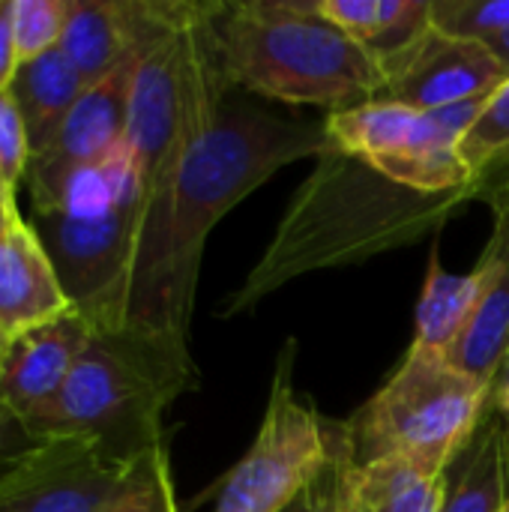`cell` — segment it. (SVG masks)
I'll list each match as a JSON object with an SVG mask.
<instances>
[{
  "instance_id": "6da1fadb",
  "label": "cell",
  "mask_w": 509,
  "mask_h": 512,
  "mask_svg": "<svg viewBox=\"0 0 509 512\" xmlns=\"http://www.w3.org/2000/svg\"><path fill=\"white\" fill-rule=\"evenodd\" d=\"M330 150L324 123L228 96L219 114L144 183L126 327L189 342L210 231L279 168Z\"/></svg>"
},
{
  "instance_id": "7a4b0ae2",
  "label": "cell",
  "mask_w": 509,
  "mask_h": 512,
  "mask_svg": "<svg viewBox=\"0 0 509 512\" xmlns=\"http://www.w3.org/2000/svg\"><path fill=\"white\" fill-rule=\"evenodd\" d=\"M468 201H480L477 180L453 192H417L393 183L369 162L330 150L297 186L264 255L216 315L252 312L288 282L375 255L414 246L441 231Z\"/></svg>"
},
{
  "instance_id": "3957f363",
  "label": "cell",
  "mask_w": 509,
  "mask_h": 512,
  "mask_svg": "<svg viewBox=\"0 0 509 512\" xmlns=\"http://www.w3.org/2000/svg\"><path fill=\"white\" fill-rule=\"evenodd\" d=\"M198 390L189 342L129 327H93L69 381L24 420L33 441L93 438L120 462L165 444V411Z\"/></svg>"
},
{
  "instance_id": "277c9868",
  "label": "cell",
  "mask_w": 509,
  "mask_h": 512,
  "mask_svg": "<svg viewBox=\"0 0 509 512\" xmlns=\"http://www.w3.org/2000/svg\"><path fill=\"white\" fill-rule=\"evenodd\" d=\"M213 36L234 90L348 111L384 96V66L324 21L312 0L213 3Z\"/></svg>"
},
{
  "instance_id": "5b68a950",
  "label": "cell",
  "mask_w": 509,
  "mask_h": 512,
  "mask_svg": "<svg viewBox=\"0 0 509 512\" xmlns=\"http://www.w3.org/2000/svg\"><path fill=\"white\" fill-rule=\"evenodd\" d=\"M489 390L462 375L447 354L411 345L387 384L345 420L354 459H402L444 477L474 441Z\"/></svg>"
},
{
  "instance_id": "8992f818",
  "label": "cell",
  "mask_w": 509,
  "mask_h": 512,
  "mask_svg": "<svg viewBox=\"0 0 509 512\" xmlns=\"http://www.w3.org/2000/svg\"><path fill=\"white\" fill-rule=\"evenodd\" d=\"M294 342H285L258 435L225 474L213 512H288L330 459L333 420L294 390Z\"/></svg>"
},
{
  "instance_id": "52a82bcc",
  "label": "cell",
  "mask_w": 509,
  "mask_h": 512,
  "mask_svg": "<svg viewBox=\"0 0 509 512\" xmlns=\"http://www.w3.org/2000/svg\"><path fill=\"white\" fill-rule=\"evenodd\" d=\"M138 219L141 201L126 204L102 219L36 213L30 222L72 309H78L96 330L126 327V294Z\"/></svg>"
},
{
  "instance_id": "ba28073f",
  "label": "cell",
  "mask_w": 509,
  "mask_h": 512,
  "mask_svg": "<svg viewBox=\"0 0 509 512\" xmlns=\"http://www.w3.org/2000/svg\"><path fill=\"white\" fill-rule=\"evenodd\" d=\"M129 468L93 438H42L0 480V512H102Z\"/></svg>"
},
{
  "instance_id": "9c48e42d",
  "label": "cell",
  "mask_w": 509,
  "mask_h": 512,
  "mask_svg": "<svg viewBox=\"0 0 509 512\" xmlns=\"http://www.w3.org/2000/svg\"><path fill=\"white\" fill-rule=\"evenodd\" d=\"M141 51L129 54L114 72L90 84L63 117L51 141L30 159L24 174L30 207H39L69 171L108 156L126 138L132 78Z\"/></svg>"
},
{
  "instance_id": "30bf717a",
  "label": "cell",
  "mask_w": 509,
  "mask_h": 512,
  "mask_svg": "<svg viewBox=\"0 0 509 512\" xmlns=\"http://www.w3.org/2000/svg\"><path fill=\"white\" fill-rule=\"evenodd\" d=\"M384 75L387 87L381 99L417 111L489 99L509 78L492 48L444 36L435 27H429V33L405 54L384 63Z\"/></svg>"
},
{
  "instance_id": "8fae6325",
  "label": "cell",
  "mask_w": 509,
  "mask_h": 512,
  "mask_svg": "<svg viewBox=\"0 0 509 512\" xmlns=\"http://www.w3.org/2000/svg\"><path fill=\"white\" fill-rule=\"evenodd\" d=\"M90 336L93 324L78 309L12 336L0 366V405L21 423L48 405L69 381Z\"/></svg>"
},
{
  "instance_id": "7c38bea8",
  "label": "cell",
  "mask_w": 509,
  "mask_h": 512,
  "mask_svg": "<svg viewBox=\"0 0 509 512\" xmlns=\"http://www.w3.org/2000/svg\"><path fill=\"white\" fill-rule=\"evenodd\" d=\"M495 231L480 258L483 294L480 303L462 330V336L447 351V360L489 390L498 378V369L509 354V201L495 207Z\"/></svg>"
},
{
  "instance_id": "4fadbf2b",
  "label": "cell",
  "mask_w": 509,
  "mask_h": 512,
  "mask_svg": "<svg viewBox=\"0 0 509 512\" xmlns=\"http://www.w3.org/2000/svg\"><path fill=\"white\" fill-rule=\"evenodd\" d=\"M72 303L60 288V279L33 231L18 213L0 234V324L9 336H18L36 324H45Z\"/></svg>"
},
{
  "instance_id": "5bb4252c",
  "label": "cell",
  "mask_w": 509,
  "mask_h": 512,
  "mask_svg": "<svg viewBox=\"0 0 509 512\" xmlns=\"http://www.w3.org/2000/svg\"><path fill=\"white\" fill-rule=\"evenodd\" d=\"M315 12L369 48L384 66L432 27V0H312Z\"/></svg>"
},
{
  "instance_id": "9a60e30c",
  "label": "cell",
  "mask_w": 509,
  "mask_h": 512,
  "mask_svg": "<svg viewBox=\"0 0 509 512\" xmlns=\"http://www.w3.org/2000/svg\"><path fill=\"white\" fill-rule=\"evenodd\" d=\"M141 171L126 138L102 159L69 171L57 189L33 207L36 213H57L66 219H102L126 204L141 201Z\"/></svg>"
},
{
  "instance_id": "2e32d148",
  "label": "cell",
  "mask_w": 509,
  "mask_h": 512,
  "mask_svg": "<svg viewBox=\"0 0 509 512\" xmlns=\"http://www.w3.org/2000/svg\"><path fill=\"white\" fill-rule=\"evenodd\" d=\"M509 498V432L489 408L474 441L447 474L441 512H501Z\"/></svg>"
},
{
  "instance_id": "e0dca14e",
  "label": "cell",
  "mask_w": 509,
  "mask_h": 512,
  "mask_svg": "<svg viewBox=\"0 0 509 512\" xmlns=\"http://www.w3.org/2000/svg\"><path fill=\"white\" fill-rule=\"evenodd\" d=\"M84 90H87V81L63 57L60 48H51L18 66L9 84V96L15 99L24 117L33 156L51 141V135L57 132V126L72 111V105L81 99Z\"/></svg>"
},
{
  "instance_id": "ac0fdd59",
  "label": "cell",
  "mask_w": 509,
  "mask_h": 512,
  "mask_svg": "<svg viewBox=\"0 0 509 512\" xmlns=\"http://www.w3.org/2000/svg\"><path fill=\"white\" fill-rule=\"evenodd\" d=\"M447 474L429 477L402 459L354 462L348 474V507L351 512H441Z\"/></svg>"
},
{
  "instance_id": "d6986e66",
  "label": "cell",
  "mask_w": 509,
  "mask_h": 512,
  "mask_svg": "<svg viewBox=\"0 0 509 512\" xmlns=\"http://www.w3.org/2000/svg\"><path fill=\"white\" fill-rule=\"evenodd\" d=\"M480 294H483V270L477 267L471 273H450L441 267L438 249H435L426 282H423V294L417 303L414 345L447 354L453 342L462 336V330L468 327L480 303Z\"/></svg>"
},
{
  "instance_id": "ffe728a7",
  "label": "cell",
  "mask_w": 509,
  "mask_h": 512,
  "mask_svg": "<svg viewBox=\"0 0 509 512\" xmlns=\"http://www.w3.org/2000/svg\"><path fill=\"white\" fill-rule=\"evenodd\" d=\"M102 512H177L168 444H159L132 462L126 480Z\"/></svg>"
},
{
  "instance_id": "44dd1931",
  "label": "cell",
  "mask_w": 509,
  "mask_h": 512,
  "mask_svg": "<svg viewBox=\"0 0 509 512\" xmlns=\"http://www.w3.org/2000/svg\"><path fill=\"white\" fill-rule=\"evenodd\" d=\"M432 27L453 39L492 45L509 30V0H432Z\"/></svg>"
},
{
  "instance_id": "7402d4cb",
  "label": "cell",
  "mask_w": 509,
  "mask_h": 512,
  "mask_svg": "<svg viewBox=\"0 0 509 512\" xmlns=\"http://www.w3.org/2000/svg\"><path fill=\"white\" fill-rule=\"evenodd\" d=\"M354 462L357 459L351 450L348 426H345V420L342 423L333 420L330 459L288 512H351V507H348V474H351Z\"/></svg>"
},
{
  "instance_id": "603a6c76",
  "label": "cell",
  "mask_w": 509,
  "mask_h": 512,
  "mask_svg": "<svg viewBox=\"0 0 509 512\" xmlns=\"http://www.w3.org/2000/svg\"><path fill=\"white\" fill-rule=\"evenodd\" d=\"M66 0H12V30L18 60H33L60 45Z\"/></svg>"
},
{
  "instance_id": "cb8c5ba5",
  "label": "cell",
  "mask_w": 509,
  "mask_h": 512,
  "mask_svg": "<svg viewBox=\"0 0 509 512\" xmlns=\"http://www.w3.org/2000/svg\"><path fill=\"white\" fill-rule=\"evenodd\" d=\"M30 156H33V150H30V135H27L24 117H21L15 99L9 96V90H0V174L12 189H18V183H24Z\"/></svg>"
},
{
  "instance_id": "d4e9b609",
  "label": "cell",
  "mask_w": 509,
  "mask_h": 512,
  "mask_svg": "<svg viewBox=\"0 0 509 512\" xmlns=\"http://www.w3.org/2000/svg\"><path fill=\"white\" fill-rule=\"evenodd\" d=\"M36 441L30 438L27 426L0 405V480L9 474V468L33 447Z\"/></svg>"
},
{
  "instance_id": "484cf974",
  "label": "cell",
  "mask_w": 509,
  "mask_h": 512,
  "mask_svg": "<svg viewBox=\"0 0 509 512\" xmlns=\"http://www.w3.org/2000/svg\"><path fill=\"white\" fill-rule=\"evenodd\" d=\"M18 66L21 60L15 48V30H12V0H0V90H9Z\"/></svg>"
},
{
  "instance_id": "4316f807",
  "label": "cell",
  "mask_w": 509,
  "mask_h": 512,
  "mask_svg": "<svg viewBox=\"0 0 509 512\" xmlns=\"http://www.w3.org/2000/svg\"><path fill=\"white\" fill-rule=\"evenodd\" d=\"M504 402H509V354L504 357L501 369H498V378L492 384V396H489V408H501Z\"/></svg>"
},
{
  "instance_id": "83f0119b",
  "label": "cell",
  "mask_w": 509,
  "mask_h": 512,
  "mask_svg": "<svg viewBox=\"0 0 509 512\" xmlns=\"http://www.w3.org/2000/svg\"><path fill=\"white\" fill-rule=\"evenodd\" d=\"M18 213H21V210H18V204H15V195L0 198V234L6 231V225H9Z\"/></svg>"
},
{
  "instance_id": "f1b7e54d",
  "label": "cell",
  "mask_w": 509,
  "mask_h": 512,
  "mask_svg": "<svg viewBox=\"0 0 509 512\" xmlns=\"http://www.w3.org/2000/svg\"><path fill=\"white\" fill-rule=\"evenodd\" d=\"M486 48H492V54L501 60V66L507 69V75H509V30L504 33V36H498L492 45H486Z\"/></svg>"
},
{
  "instance_id": "f546056e",
  "label": "cell",
  "mask_w": 509,
  "mask_h": 512,
  "mask_svg": "<svg viewBox=\"0 0 509 512\" xmlns=\"http://www.w3.org/2000/svg\"><path fill=\"white\" fill-rule=\"evenodd\" d=\"M9 342H12V336L3 330V324H0V366H3V357H6V351H9Z\"/></svg>"
},
{
  "instance_id": "4dcf8cb0",
  "label": "cell",
  "mask_w": 509,
  "mask_h": 512,
  "mask_svg": "<svg viewBox=\"0 0 509 512\" xmlns=\"http://www.w3.org/2000/svg\"><path fill=\"white\" fill-rule=\"evenodd\" d=\"M6 195H15V189L3 180V174H0V198H6Z\"/></svg>"
},
{
  "instance_id": "1f68e13d",
  "label": "cell",
  "mask_w": 509,
  "mask_h": 512,
  "mask_svg": "<svg viewBox=\"0 0 509 512\" xmlns=\"http://www.w3.org/2000/svg\"><path fill=\"white\" fill-rule=\"evenodd\" d=\"M495 411L504 417V423H507V432H509V402H504V405H501V408H495Z\"/></svg>"
},
{
  "instance_id": "d6a6232c",
  "label": "cell",
  "mask_w": 509,
  "mask_h": 512,
  "mask_svg": "<svg viewBox=\"0 0 509 512\" xmlns=\"http://www.w3.org/2000/svg\"><path fill=\"white\" fill-rule=\"evenodd\" d=\"M501 512H509V498H507V507H504V510H501Z\"/></svg>"
}]
</instances>
